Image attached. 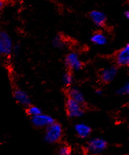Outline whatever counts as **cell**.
<instances>
[{
    "label": "cell",
    "instance_id": "obj_1",
    "mask_svg": "<svg viewBox=\"0 0 129 155\" xmlns=\"http://www.w3.org/2000/svg\"><path fill=\"white\" fill-rule=\"evenodd\" d=\"M63 135V128L61 125L57 122L53 123L47 127L45 133V140L49 144L56 143L61 140Z\"/></svg>",
    "mask_w": 129,
    "mask_h": 155
},
{
    "label": "cell",
    "instance_id": "obj_2",
    "mask_svg": "<svg viewBox=\"0 0 129 155\" xmlns=\"http://www.w3.org/2000/svg\"><path fill=\"white\" fill-rule=\"evenodd\" d=\"M107 147V143L102 137H94L88 141L87 150L90 154L98 155L102 153Z\"/></svg>",
    "mask_w": 129,
    "mask_h": 155
},
{
    "label": "cell",
    "instance_id": "obj_3",
    "mask_svg": "<svg viewBox=\"0 0 129 155\" xmlns=\"http://www.w3.org/2000/svg\"><path fill=\"white\" fill-rule=\"evenodd\" d=\"M66 110L70 118H80L85 113L84 107L70 98H68L66 101Z\"/></svg>",
    "mask_w": 129,
    "mask_h": 155
},
{
    "label": "cell",
    "instance_id": "obj_4",
    "mask_svg": "<svg viewBox=\"0 0 129 155\" xmlns=\"http://www.w3.org/2000/svg\"><path fill=\"white\" fill-rule=\"evenodd\" d=\"M64 63L66 68L69 71H78L83 68V64L79 58V56L76 52L68 53L64 60Z\"/></svg>",
    "mask_w": 129,
    "mask_h": 155
},
{
    "label": "cell",
    "instance_id": "obj_5",
    "mask_svg": "<svg viewBox=\"0 0 129 155\" xmlns=\"http://www.w3.org/2000/svg\"><path fill=\"white\" fill-rule=\"evenodd\" d=\"M0 43H1L2 55L8 57L12 54L14 44L9 34L5 31H0Z\"/></svg>",
    "mask_w": 129,
    "mask_h": 155
},
{
    "label": "cell",
    "instance_id": "obj_6",
    "mask_svg": "<svg viewBox=\"0 0 129 155\" xmlns=\"http://www.w3.org/2000/svg\"><path fill=\"white\" fill-rule=\"evenodd\" d=\"M115 61L117 67H125L129 65V44L127 43L125 46L117 51L115 56Z\"/></svg>",
    "mask_w": 129,
    "mask_h": 155
},
{
    "label": "cell",
    "instance_id": "obj_7",
    "mask_svg": "<svg viewBox=\"0 0 129 155\" xmlns=\"http://www.w3.org/2000/svg\"><path fill=\"white\" fill-rule=\"evenodd\" d=\"M118 67L116 65L107 66L102 70L100 76V79L105 84L110 83L112 82L118 74Z\"/></svg>",
    "mask_w": 129,
    "mask_h": 155
},
{
    "label": "cell",
    "instance_id": "obj_8",
    "mask_svg": "<svg viewBox=\"0 0 129 155\" xmlns=\"http://www.w3.org/2000/svg\"><path fill=\"white\" fill-rule=\"evenodd\" d=\"M31 122L33 126L37 128H47L55 123V120L51 116L41 114L40 115L32 117Z\"/></svg>",
    "mask_w": 129,
    "mask_h": 155
},
{
    "label": "cell",
    "instance_id": "obj_9",
    "mask_svg": "<svg viewBox=\"0 0 129 155\" xmlns=\"http://www.w3.org/2000/svg\"><path fill=\"white\" fill-rule=\"evenodd\" d=\"M13 97L19 104L28 107L31 105V100L28 94L24 90L16 88L13 91Z\"/></svg>",
    "mask_w": 129,
    "mask_h": 155
},
{
    "label": "cell",
    "instance_id": "obj_10",
    "mask_svg": "<svg viewBox=\"0 0 129 155\" xmlns=\"http://www.w3.org/2000/svg\"><path fill=\"white\" fill-rule=\"evenodd\" d=\"M89 16L92 23L97 27L102 28L106 25L107 17L106 14L102 11L92 10L90 12Z\"/></svg>",
    "mask_w": 129,
    "mask_h": 155
},
{
    "label": "cell",
    "instance_id": "obj_11",
    "mask_svg": "<svg viewBox=\"0 0 129 155\" xmlns=\"http://www.w3.org/2000/svg\"><path fill=\"white\" fill-rule=\"evenodd\" d=\"M67 94L68 98L71 99V100H74L75 102H78V104L82 105L83 107L85 106L86 102L84 94L78 87H70L67 90Z\"/></svg>",
    "mask_w": 129,
    "mask_h": 155
},
{
    "label": "cell",
    "instance_id": "obj_12",
    "mask_svg": "<svg viewBox=\"0 0 129 155\" xmlns=\"http://www.w3.org/2000/svg\"><path fill=\"white\" fill-rule=\"evenodd\" d=\"M75 131L81 138H87L90 136L92 129L88 125L83 123H79L75 126Z\"/></svg>",
    "mask_w": 129,
    "mask_h": 155
},
{
    "label": "cell",
    "instance_id": "obj_13",
    "mask_svg": "<svg viewBox=\"0 0 129 155\" xmlns=\"http://www.w3.org/2000/svg\"><path fill=\"white\" fill-rule=\"evenodd\" d=\"M90 42L98 46H103L108 42V39L104 33L100 31L95 32L90 37Z\"/></svg>",
    "mask_w": 129,
    "mask_h": 155
},
{
    "label": "cell",
    "instance_id": "obj_14",
    "mask_svg": "<svg viewBox=\"0 0 129 155\" xmlns=\"http://www.w3.org/2000/svg\"><path fill=\"white\" fill-rule=\"evenodd\" d=\"M66 39L62 35L58 34L52 39V45L55 48L59 49H63L66 46Z\"/></svg>",
    "mask_w": 129,
    "mask_h": 155
},
{
    "label": "cell",
    "instance_id": "obj_15",
    "mask_svg": "<svg viewBox=\"0 0 129 155\" xmlns=\"http://www.w3.org/2000/svg\"><path fill=\"white\" fill-rule=\"evenodd\" d=\"M62 82L66 87H71L72 84L74 83V76H73L72 72L69 71L66 72L62 77Z\"/></svg>",
    "mask_w": 129,
    "mask_h": 155
},
{
    "label": "cell",
    "instance_id": "obj_16",
    "mask_svg": "<svg viewBox=\"0 0 129 155\" xmlns=\"http://www.w3.org/2000/svg\"><path fill=\"white\" fill-rule=\"evenodd\" d=\"M26 114L32 118L34 117V116L41 114L42 112L41 109H40V108H39L38 107L31 105V106L28 107L26 108Z\"/></svg>",
    "mask_w": 129,
    "mask_h": 155
},
{
    "label": "cell",
    "instance_id": "obj_17",
    "mask_svg": "<svg viewBox=\"0 0 129 155\" xmlns=\"http://www.w3.org/2000/svg\"><path fill=\"white\" fill-rule=\"evenodd\" d=\"M117 93L119 95L121 96H126L129 94V83L126 82L125 84H124L123 86H121V87L119 88L117 90Z\"/></svg>",
    "mask_w": 129,
    "mask_h": 155
},
{
    "label": "cell",
    "instance_id": "obj_18",
    "mask_svg": "<svg viewBox=\"0 0 129 155\" xmlns=\"http://www.w3.org/2000/svg\"><path fill=\"white\" fill-rule=\"evenodd\" d=\"M59 155H72L71 150L68 146H63L59 150Z\"/></svg>",
    "mask_w": 129,
    "mask_h": 155
},
{
    "label": "cell",
    "instance_id": "obj_19",
    "mask_svg": "<svg viewBox=\"0 0 129 155\" xmlns=\"http://www.w3.org/2000/svg\"><path fill=\"white\" fill-rule=\"evenodd\" d=\"M21 48L20 45H14V47H13V49H12V53L14 54L17 56L21 53Z\"/></svg>",
    "mask_w": 129,
    "mask_h": 155
},
{
    "label": "cell",
    "instance_id": "obj_20",
    "mask_svg": "<svg viewBox=\"0 0 129 155\" xmlns=\"http://www.w3.org/2000/svg\"><path fill=\"white\" fill-rule=\"evenodd\" d=\"M4 6H5V2L4 1H2V0H0V12L4 9Z\"/></svg>",
    "mask_w": 129,
    "mask_h": 155
},
{
    "label": "cell",
    "instance_id": "obj_21",
    "mask_svg": "<svg viewBox=\"0 0 129 155\" xmlns=\"http://www.w3.org/2000/svg\"><path fill=\"white\" fill-rule=\"evenodd\" d=\"M124 16H125L126 18L128 19L129 18V11L128 10H126L125 12H124Z\"/></svg>",
    "mask_w": 129,
    "mask_h": 155
},
{
    "label": "cell",
    "instance_id": "obj_22",
    "mask_svg": "<svg viewBox=\"0 0 129 155\" xmlns=\"http://www.w3.org/2000/svg\"><path fill=\"white\" fill-rule=\"evenodd\" d=\"M95 93H96L97 94H98V95L101 96V95H102V90H100V89L96 90Z\"/></svg>",
    "mask_w": 129,
    "mask_h": 155
},
{
    "label": "cell",
    "instance_id": "obj_23",
    "mask_svg": "<svg viewBox=\"0 0 129 155\" xmlns=\"http://www.w3.org/2000/svg\"><path fill=\"white\" fill-rule=\"evenodd\" d=\"M2 55V47H1V43H0V56Z\"/></svg>",
    "mask_w": 129,
    "mask_h": 155
}]
</instances>
